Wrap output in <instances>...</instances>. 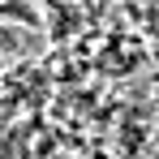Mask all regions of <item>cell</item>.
I'll return each instance as SVG.
<instances>
[]
</instances>
